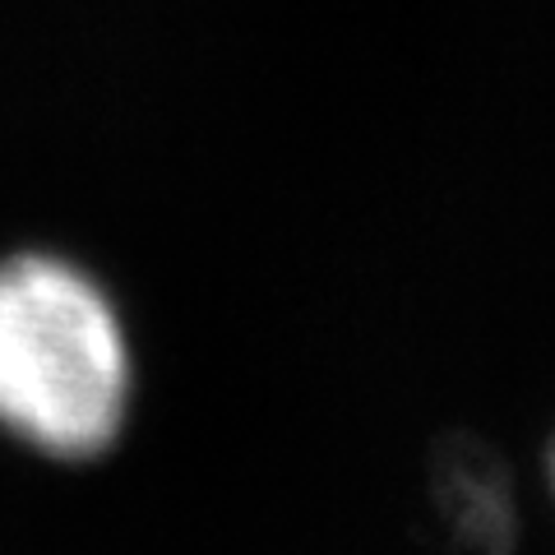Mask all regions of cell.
Masks as SVG:
<instances>
[{"label":"cell","instance_id":"1","mask_svg":"<svg viewBox=\"0 0 555 555\" xmlns=\"http://www.w3.org/2000/svg\"><path fill=\"white\" fill-rule=\"evenodd\" d=\"M134 403L120 310L61 255L0 259V436L56 463L102 459Z\"/></svg>","mask_w":555,"mask_h":555}]
</instances>
